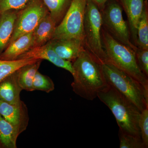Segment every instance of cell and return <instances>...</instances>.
I'll list each match as a JSON object with an SVG mask.
<instances>
[{"label": "cell", "instance_id": "cell-1", "mask_svg": "<svg viewBox=\"0 0 148 148\" xmlns=\"http://www.w3.org/2000/svg\"><path fill=\"white\" fill-rule=\"evenodd\" d=\"M74 80L71 86L77 95L93 101L98 92L108 87L102 64L85 49L72 62Z\"/></svg>", "mask_w": 148, "mask_h": 148}, {"label": "cell", "instance_id": "cell-2", "mask_svg": "<svg viewBox=\"0 0 148 148\" xmlns=\"http://www.w3.org/2000/svg\"><path fill=\"white\" fill-rule=\"evenodd\" d=\"M97 97L112 112L120 131L141 138L138 123L141 112L135 105L109 84Z\"/></svg>", "mask_w": 148, "mask_h": 148}, {"label": "cell", "instance_id": "cell-3", "mask_svg": "<svg viewBox=\"0 0 148 148\" xmlns=\"http://www.w3.org/2000/svg\"><path fill=\"white\" fill-rule=\"evenodd\" d=\"M101 37L108 63L126 73L148 89V78L140 71L135 51L113 38L103 27Z\"/></svg>", "mask_w": 148, "mask_h": 148}, {"label": "cell", "instance_id": "cell-4", "mask_svg": "<svg viewBox=\"0 0 148 148\" xmlns=\"http://www.w3.org/2000/svg\"><path fill=\"white\" fill-rule=\"evenodd\" d=\"M102 66L108 84L131 101L141 112L148 108V89L112 64L107 63Z\"/></svg>", "mask_w": 148, "mask_h": 148}, {"label": "cell", "instance_id": "cell-5", "mask_svg": "<svg viewBox=\"0 0 148 148\" xmlns=\"http://www.w3.org/2000/svg\"><path fill=\"white\" fill-rule=\"evenodd\" d=\"M101 12L91 0H87L84 22L83 44L85 49L101 64L108 63L101 37Z\"/></svg>", "mask_w": 148, "mask_h": 148}, {"label": "cell", "instance_id": "cell-6", "mask_svg": "<svg viewBox=\"0 0 148 148\" xmlns=\"http://www.w3.org/2000/svg\"><path fill=\"white\" fill-rule=\"evenodd\" d=\"M123 10L118 0H108L100 11L102 27L115 39L135 51L137 47L131 40L128 24L123 16Z\"/></svg>", "mask_w": 148, "mask_h": 148}, {"label": "cell", "instance_id": "cell-7", "mask_svg": "<svg viewBox=\"0 0 148 148\" xmlns=\"http://www.w3.org/2000/svg\"><path fill=\"white\" fill-rule=\"evenodd\" d=\"M87 0H72L61 23L56 27L52 39L75 38L83 42L84 22Z\"/></svg>", "mask_w": 148, "mask_h": 148}, {"label": "cell", "instance_id": "cell-8", "mask_svg": "<svg viewBox=\"0 0 148 148\" xmlns=\"http://www.w3.org/2000/svg\"><path fill=\"white\" fill-rule=\"evenodd\" d=\"M49 12L42 0H29L23 8L17 11L13 34L9 44L22 35L33 32Z\"/></svg>", "mask_w": 148, "mask_h": 148}, {"label": "cell", "instance_id": "cell-9", "mask_svg": "<svg viewBox=\"0 0 148 148\" xmlns=\"http://www.w3.org/2000/svg\"><path fill=\"white\" fill-rule=\"evenodd\" d=\"M0 114L17 130L19 134L27 129L29 116L27 106L23 101L18 105H11L0 101Z\"/></svg>", "mask_w": 148, "mask_h": 148}, {"label": "cell", "instance_id": "cell-10", "mask_svg": "<svg viewBox=\"0 0 148 148\" xmlns=\"http://www.w3.org/2000/svg\"><path fill=\"white\" fill-rule=\"evenodd\" d=\"M29 58L47 60L56 66L65 69L72 75L73 74L72 62L61 58L48 43L42 46L29 49L20 56L17 60Z\"/></svg>", "mask_w": 148, "mask_h": 148}, {"label": "cell", "instance_id": "cell-11", "mask_svg": "<svg viewBox=\"0 0 148 148\" xmlns=\"http://www.w3.org/2000/svg\"><path fill=\"white\" fill-rule=\"evenodd\" d=\"M47 43L61 58L72 63L85 50L82 41L75 38L52 39Z\"/></svg>", "mask_w": 148, "mask_h": 148}, {"label": "cell", "instance_id": "cell-12", "mask_svg": "<svg viewBox=\"0 0 148 148\" xmlns=\"http://www.w3.org/2000/svg\"><path fill=\"white\" fill-rule=\"evenodd\" d=\"M126 14L127 24L132 43L136 46L139 19L144 8L145 0H118Z\"/></svg>", "mask_w": 148, "mask_h": 148}, {"label": "cell", "instance_id": "cell-13", "mask_svg": "<svg viewBox=\"0 0 148 148\" xmlns=\"http://www.w3.org/2000/svg\"><path fill=\"white\" fill-rule=\"evenodd\" d=\"M22 90L15 72L0 82V101L11 105L20 104L22 102L20 94Z\"/></svg>", "mask_w": 148, "mask_h": 148}, {"label": "cell", "instance_id": "cell-14", "mask_svg": "<svg viewBox=\"0 0 148 148\" xmlns=\"http://www.w3.org/2000/svg\"><path fill=\"white\" fill-rule=\"evenodd\" d=\"M56 27L49 12L33 31L32 48L45 45L52 39Z\"/></svg>", "mask_w": 148, "mask_h": 148}, {"label": "cell", "instance_id": "cell-15", "mask_svg": "<svg viewBox=\"0 0 148 148\" xmlns=\"http://www.w3.org/2000/svg\"><path fill=\"white\" fill-rule=\"evenodd\" d=\"M33 45V32L22 35L8 45L0 55V59L6 61L17 60L21 54L31 49Z\"/></svg>", "mask_w": 148, "mask_h": 148}, {"label": "cell", "instance_id": "cell-16", "mask_svg": "<svg viewBox=\"0 0 148 148\" xmlns=\"http://www.w3.org/2000/svg\"><path fill=\"white\" fill-rule=\"evenodd\" d=\"M18 10H10L0 14V55L7 47L13 34Z\"/></svg>", "mask_w": 148, "mask_h": 148}, {"label": "cell", "instance_id": "cell-17", "mask_svg": "<svg viewBox=\"0 0 148 148\" xmlns=\"http://www.w3.org/2000/svg\"><path fill=\"white\" fill-rule=\"evenodd\" d=\"M42 60H38L34 63L27 64L16 71L17 82L22 90L34 91L33 83L36 73L38 71Z\"/></svg>", "mask_w": 148, "mask_h": 148}, {"label": "cell", "instance_id": "cell-18", "mask_svg": "<svg viewBox=\"0 0 148 148\" xmlns=\"http://www.w3.org/2000/svg\"><path fill=\"white\" fill-rule=\"evenodd\" d=\"M20 134L17 130L0 114V143L2 148H16Z\"/></svg>", "mask_w": 148, "mask_h": 148}, {"label": "cell", "instance_id": "cell-19", "mask_svg": "<svg viewBox=\"0 0 148 148\" xmlns=\"http://www.w3.org/2000/svg\"><path fill=\"white\" fill-rule=\"evenodd\" d=\"M56 26L66 15L72 0H42Z\"/></svg>", "mask_w": 148, "mask_h": 148}, {"label": "cell", "instance_id": "cell-20", "mask_svg": "<svg viewBox=\"0 0 148 148\" xmlns=\"http://www.w3.org/2000/svg\"><path fill=\"white\" fill-rule=\"evenodd\" d=\"M136 46L141 49H148V0H145L143 12L138 22Z\"/></svg>", "mask_w": 148, "mask_h": 148}, {"label": "cell", "instance_id": "cell-21", "mask_svg": "<svg viewBox=\"0 0 148 148\" xmlns=\"http://www.w3.org/2000/svg\"><path fill=\"white\" fill-rule=\"evenodd\" d=\"M37 60H38L33 58L17 59L13 61L0 59V82L16 72L22 66L34 63Z\"/></svg>", "mask_w": 148, "mask_h": 148}, {"label": "cell", "instance_id": "cell-22", "mask_svg": "<svg viewBox=\"0 0 148 148\" xmlns=\"http://www.w3.org/2000/svg\"><path fill=\"white\" fill-rule=\"evenodd\" d=\"M33 87L34 90H41L47 93L53 91L55 88L52 79L47 76L40 73L38 71L34 78Z\"/></svg>", "mask_w": 148, "mask_h": 148}, {"label": "cell", "instance_id": "cell-23", "mask_svg": "<svg viewBox=\"0 0 148 148\" xmlns=\"http://www.w3.org/2000/svg\"><path fill=\"white\" fill-rule=\"evenodd\" d=\"M120 148H145L141 138L119 131Z\"/></svg>", "mask_w": 148, "mask_h": 148}, {"label": "cell", "instance_id": "cell-24", "mask_svg": "<svg viewBox=\"0 0 148 148\" xmlns=\"http://www.w3.org/2000/svg\"><path fill=\"white\" fill-rule=\"evenodd\" d=\"M141 138L145 148L148 147V108L141 112L139 123Z\"/></svg>", "mask_w": 148, "mask_h": 148}, {"label": "cell", "instance_id": "cell-25", "mask_svg": "<svg viewBox=\"0 0 148 148\" xmlns=\"http://www.w3.org/2000/svg\"><path fill=\"white\" fill-rule=\"evenodd\" d=\"M137 64L140 71L148 77V49L137 47L135 50Z\"/></svg>", "mask_w": 148, "mask_h": 148}, {"label": "cell", "instance_id": "cell-26", "mask_svg": "<svg viewBox=\"0 0 148 148\" xmlns=\"http://www.w3.org/2000/svg\"><path fill=\"white\" fill-rule=\"evenodd\" d=\"M29 0H0V14L10 10H19Z\"/></svg>", "mask_w": 148, "mask_h": 148}, {"label": "cell", "instance_id": "cell-27", "mask_svg": "<svg viewBox=\"0 0 148 148\" xmlns=\"http://www.w3.org/2000/svg\"><path fill=\"white\" fill-rule=\"evenodd\" d=\"M98 7L100 11L102 10L108 0H91Z\"/></svg>", "mask_w": 148, "mask_h": 148}, {"label": "cell", "instance_id": "cell-28", "mask_svg": "<svg viewBox=\"0 0 148 148\" xmlns=\"http://www.w3.org/2000/svg\"><path fill=\"white\" fill-rule=\"evenodd\" d=\"M0 148H2V147L1 145V143H0Z\"/></svg>", "mask_w": 148, "mask_h": 148}]
</instances>
